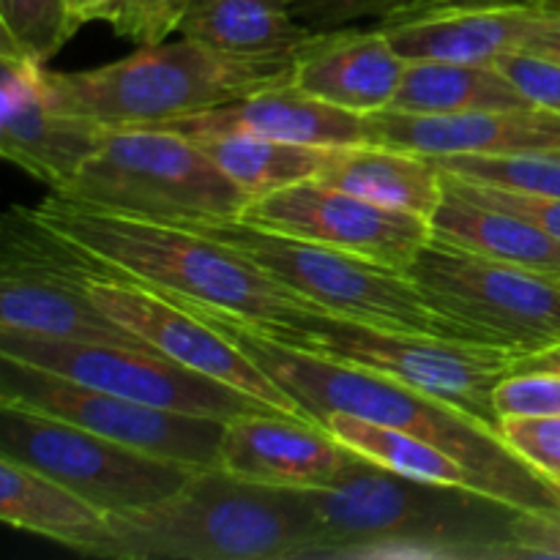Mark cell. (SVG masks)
Here are the masks:
<instances>
[{
  "mask_svg": "<svg viewBox=\"0 0 560 560\" xmlns=\"http://www.w3.org/2000/svg\"><path fill=\"white\" fill-rule=\"evenodd\" d=\"M446 173L474 184L501 186L534 197H560V156L558 153H506V156H430Z\"/></svg>",
  "mask_w": 560,
  "mask_h": 560,
  "instance_id": "obj_29",
  "label": "cell"
},
{
  "mask_svg": "<svg viewBox=\"0 0 560 560\" xmlns=\"http://www.w3.org/2000/svg\"><path fill=\"white\" fill-rule=\"evenodd\" d=\"M0 520L80 552L107 525V514L69 487L27 465L0 457Z\"/></svg>",
  "mask_w": 560,
  "mask_h": 560,
  "instance_id": "obj_24",
  "label": "cell"
},
{
  "mask_svg": "<svg viewBox=\"0 0 560 560\" xmlns=\"http://www.w3.org/2000/svg\"><path fill=\"white\" fill-rule=\"evenodd\" d=\"M52 195L156 222L235 219L252 202L191 137L170 129H109L80 173Z\"/></svg>",
  "mask_w": 560,
  "mask_h": 560,
  "instance_id": "obj_8",
  "label": "cell"
},
{
  "mask_svg": "<svg viewBox=\"0 0 560 560\" xmlns=\"http://www.w3.org/2000/svg\"><path fill=\"white\" fill-rule=\"evenodd\" d=\"M523 49H530V52L547 55V58L560 60V5H552V16Z\"/></svg>",
  "mask_w": 560,
  "mask_h": 560,
  "instance_id": "obj_38",
  "label": "cell"
},
{
  "mask_svg": "<svg viewBox=\"0 0 560 560\" xmlns=\"http://www.w3.org/2000/svg\"><path fill=\"white\" fill-rule=\"evenodd\" d=\"M44 230H47L49 257L58 266V271L77 290H82L104 315L129 328L131 334H137L142 342H148L159 353L249 394L277 413L312 421L284 388H279L233 339L224 337L206 317L175 304L173 299L148 288V284L113 271L102 260L82 252L71 241L60 238L49 228Z\"/></svg>",
  "mask_w": 560,
  "mask_h": 560,
  "instance_id": "obj_9",
  "label": "cell"
},
{
  "mask_svg": "<svg viewBox=\"0 0 560 560\" xmlns=\"http://www.w3.org/2000/svg\"><path fill=\"white\" fill-rule=\"evenodd\" d=\"M0 405L36 410L115 443L195 468H219L228 421L135 402L0 355Z\"/></svg>",
  "mask_w": 560,
  "mask_h": 560,
  "instance_id": "obj_13",
  "label": "cell"
},
{
  "mask_svg": "<svg viewBox=\"0 0 560 560\" xmlns=\"http://www.w3.org/2000/svg\"><path fill=\"white\" fill-rule=\"evenodd\" d=\"M195 315L206 317L228 339H233L279 388L299 402V408L320 424L328 413H350L375 424L410 432L452 454L479 481L485 495L512 503L520 512H556L560 509V487L525 463L501 438L495 427L476 419L468 410L408 386L397 377L345 364L326 355L290 348L230 312L213 310L195 299H175Z\"/></svg>",
  "mask_w": 560,
  "mask_h": 560,
  "instance_id": "obj_1",
  "label": "cell"
},
{
  "mask_svg": "<svg viewBox=\"0 0 560 560\" xmlns=\"http://www.w3.org/2000/svg\"><path fill=\"white\" fill-rule=\"evenodd\" d=\"M317 180L424 219H432L446 195L443 170L430 156L372 142L337 148Z\"/></svg>",
  "mask_w": 560,
  "mask_h": 560,
  "instance_id": "obj_23",
  "label": "cell"
},
{
  "mask_svg": "<svg viewBox=\"0 0 560 560\" xmlns=\"http://www.w3.org/2000/svg\"><path fill=\"white\" fill-rule=\"evenodd\" d=\"M492 66H498L534 107L560 115V60L530 49H512Z\"/></svg>",
  "mask_w": 560,
  "mask_h": 560,
  "instance_id": "obj_34",
  "label": "cell"
},
{
  "mask_svg": "<svg viewBox=\"0 0 560 560\" xmlns=\"http://www.w3.org/2000/svg\"><path fill=\"white\" fill-rule=\"evenodd\" d=\"M191 0H120V9L109 25L120 38L137 47H156L164 38L180 31Z\"/></svg>",
  "mask_w": 560,
  "mask_h": 560,
  "instance_id": "obj_32",
  "label": "cell"
},
{
  "mask_svg": "<svg viewBox=\"0 0 560 560\" xmlns=\"http://www.w3.org/2000/svg\"><path fill=\"white\" fill-rule=\"evenodd\" d=\"M517 558H560V509L520 512L514 520Z\"/></svg>",
  "mask_w": 560,
  "mask_h": 560,
  "instance_id": "obj_36",
  "label": "cell"
},
{
  "mask_svg": "<svg viewBox=\"0 0 560 560\" xmlns=\"http://www.w3.org/2000/svg\"><path fill=\"white\" fill-rule=\"evenodd\" d=\"M118 9H120V0H74V11L82 20V25L96 20L113 22L115 14H118Z\"/></svg>",
  "mask_w": 560,
  "mask_h": 560,
  "instance_id": "obj_40",
  "label": "cell"
},
{
  "mask_svg": "<svg viewBox=\"0 0 560 560\" xmlns=\"http://www.w3.org/2000/svg\"><path fill=\"white\" fill-rule=\"evenodd\" d=\"M180 224L200 230L208 238L249 257L284 288L334 315L370 323V326L498 348L481 331L432 306L430 299L399 268H388L383 262L277 233V230L257 228L238 217L180 219Z\"/></svg>",
  "mask_w": 560,
  "mask_h": 560,
  "instance_id": "obj_6",
  "label": "cell"
},
{
  "mask_svg": "<svg viewBox=\"0 0 560 560\" xmlns=\"http://www.w3.org/2000/svg\"><path fill=\"white\" fill-rule=\"evenodd\" d=\"M0 355L25 361L44 372L82 383V386L102 388V392L118 394V397L135 399V402L178 410V413L230 421L235 416L271 410L249 394L222 381H213L159 350L129 348V345L71 342V339L0 328Z\"/></svg>",
  "mask_w": 560,
  "mask_h": 560,
  "instance_id": "obj_12",
  "label": "cell"
},
{
  "mask_svg": "<svg viewBox=\"0 0 560 560\" xmlns=\"http://www.w3.org/2000/svg\"><path fill=\"white\" fill-rule=\"evenodd\" d=\"M109 129L52 109L42 60L0 44V153L47 186L63 189Z\"/></svg>",
  "mask_w": 560,
  "mask_h": 560,
  "instance_id": "obj_15",
  "label": "cell"
},
{
  "mask_svg": "<svg viewBox=\"0 0 560 560\" xmlns=\"http://www.w3.org/2000/svg\"><path fill=\"white\" fill-rule=\"evenodd\" d=\"M534 107L492 63L408 60L388 109L413 115L481 113Z\"/></svg>",
  "mask_w": 560,
  "mask_h": 560,
  "instance_id": "obj_25",
  "label": "cell"
},
{
  "mask_svg": "<svg viewBox=\"0 0 560 560\" xmlns=\"http://www.w3.org/2000/svg\"><path fill=\"white\" fill-rule=\"evenodd\" d=\"M82 27L71 0H0V44L47 63Z\"/></svg>",
  "mask_w": 560,
  "mask_h": 560,
  "instance_id": "obj_28",
  "label": "cell"
},
{
  "mask_svg": "<svg viewBox=\"0 0 560 560\" xmlns=\"http://www.w3.org/2000/svg\"><path fill=\"white\" fill-rule=\"evenodd\" d=\"M552 5L430 11L381 25L405 60L495 63L503 52L523 49L550 22Z\"/></svg>",
  "mask_w": 560,
  "mask_h": 560,
  "instance_id": "obj_20",
  "label": "cell"
},
{
  "mask_svg": "<svg viewBox=\"0 0 560 560\" xmlns=\"http://www.w3.org/2000/svg\"><path fill=\"white\" fill-rule=\"evenodd\" d=\"M295 60H257L217 52L191 38L140 47L88 71H47L52 109L104 129H162L260 88L293 80Z\"/></svg>",
  "mask_w": 560,
  "mask_h": 560,
  "instance_id": "obj_5",
  "label": "cell"
},
{
  "mask_svg": "<svg viewBox=\"0 0 560 560\" xmlns=\"http://www.w3.org/2000/svg\"><path fill=\"white\" fill-rule=\"evenodd\" d=\"M558 156H560V153H558Z\"/></svg>",
  "mask_w": 560,
  "mask_h": 560,
  "instance_id": "obj_43",
  "label": "cell"
},
{
  "mask_svg": "<svg viewBox=\"0 0 560 560\" xmlns=\"http://www.w3.org/2000/svg\"><path fill=\"white\" fill-rule=\"evenodd\" d=\"M71 3H74V0H71Z\"/></svg>",
  "mask_w": 560,
  "mask_h": 560,
  "instance_id": "obj_42",
  "label": "cell"
},
{
  "mask_svg": "<svg viewBox=\"0 0 560 560\" xmlns=\"http://www.w3.org/2000/svg\"><path fill=\"white\" fill-rule=\"evenodd\" d=\"M290 3L304 25L326 33L361 25V22L388 25V22L405 20L413 11L416 0H290Z\"/></svg>",
  "mask_w": 560,
  "mask_h": 560,
  "instance_id": "obj_30",
  "label": "cell"
},
{
  "mask_svg": "<svg viewBox=\"0 0 560 560\" xmlns=\"http://www.w3.org/2000/svg\"><path fill=\"white\" fill-rule=\"evenodd\" d=\"M244 323H249L262 337L277 339L290 348L397 377L408 386L454 402L495 430L501 427L492 397L498 383L512 375L517 359L512 350L370 326L326 310L304 312L290 320Z\"/></svg>",
  "mask_w": 560,
  "mask_h": 560,
  "instance_id": "obj_7",
  "label": "cell"
},
{
  "mask_svg": "<svg viewBox=\"0 0 560 560\" xmlns=\"http://www.w3.org/2000/svg\"><path fill=\"white\" fill-rule=\"evenodd\" d=\"M238 219L399 271H405L432 238L430 219L364 200L317 178L257 197Z\"/></svg>",
  "mask_w": 560,
  "mask_h": 560,
  "instance_id": "obj_14",
  "label": "cell"
},
{
  "mask_svg": "<svg viewBox=\"0 0 560 560\" xmlns=\"http://www.w3.org/2000/svg\"><path fill=\"white\" fill-rule=\"evenodd\" d=\"M306 492L323 525L312 560L517 558L520 509L470 487L410 479L355 454L337 485Z\"/></svg>",
  "mask_w": 560,
  "mask_h": 560,
  "instance_id": "obj_2",
  "label": "cell"
},
{
  "mask_svg": "<svg viewBox=\"0 0 560 560\" xmlns=\"http://www.w3.org/2000/svg\"><path fill=\"white\" fill-rule=\"evenodd\" d=\"M495 410L506 416H560V375L556 372H512L495 388Z\"/></svg>",
  "mask_w": 560,
  "mask_h": 560,
  "instance_id": "obj_35",
  "label": "cell"
},
{
  "mask_svg": "<svg viewBox=\"0 0 560 560\" xmlns=\"http://www.w3.org/2000/svg\"><path fill=\"white\" fill-rule=\"evenodd\" d=\"M38 222L113 271L164 295L195 299L244 320H290L323 310L262 271L249 257L180 222L96 211L49 195Z\"/></svg>",
  "mask_w": 560,
  "mask_h": 560,
  "instance_id": "obj_4",
  "label": "cell"
},
{
  "mask_svg": "<svg viewBox=\"0 0 560 560\" xmlns=\"http://www.w3.org/2000/svg\"><path fill=\"white\" fill-rule=\"evenodd\" d=\"M195 142L252 200L284 189V186L317 178L337 151V148L271 140V137L246 135V131L202 137Z\"/></svg>",
  "mask_w": 560,
  "mask_h": 560,
  "instance_id": "obj_26",
  "label": "cell"
},
{
  "mask_svg": "<svg viewBox=\"0 0 560 560\" xmlns=\"http://www.w3.org/2000/svg\"><path fill=\"white\" fill-rule=\"evenodd\" d=\"M364 118L366 142L402 148L421 156L560 153V115L539 107L454 115H413L386 107Z\"/></svg>",
  "mask_w": 560,
  "mask_h": 560,
  "instance_id": "obj_17",
  "label": "cell"
},
{
  "mask_svg": "<svg viewBox=\"0 0 560 560\" xmlns=\"http://www.w3.org/2000/svg\"><path fill=\"white\" fill-rule=\"evenodd\" d=\"M405 63L381 25L339 27L312 38L295 58L293 82L323 102L370 115L392 104Z\"/></svg>",
  "mask_w": 560,
  "mask_h": 560,
  "instance_id": "obj_19",
  "label": "cell"
},
{
  "mask_svg": "<svg viewBox=\"0 0 560 560\" xmlns=\"http://www.w3.org/2000/svg\"><path fill=\"white\" fill-rule=\"evenodd\" d=\"M320 427H326L339 443L353 448L355 454L381 465V468L394 470V474L435 481V485L470 487V490L481 492L476 476L459 459L441 452L432 443L421 441V438L410 435V432L375 424V421L359 419V416L350 413H328L320 421Z\"/></svg>",
  "mask_w": 560,
  "mask_h": 560,
  "instance_id": "obj_27",
  "label": "cell"
},
{
  "mask_svg": "<svg viewBox=\"0 0 560 560\" xmlns=\"http://www.w3.org/2000/svg\"><path fill=\"white\" fill-rule=\"evenodd\" d=\"M498 432L525 463L560 487V416H506Z\"/></svg>",
  "mask_w": 560,
  "mask_h": 560,
  "instance_id": "obj_31",
  "label": "cell"
},
{
  "mask_svg": "<svg viewBox=\"0 0 560 560\" xmlns=\"http://www.w3.org/2000/svg\"><path fill=\"white\" fill-rule=\"evenodd\" d=\"M178 33L217 52L257 60H295L317 36L290 0H191Z\"/></svg>",
  "mask_w": 560,
  "mask_h": 560,
  "instance_id": "obj_21",
  "label": "cell"
},
{
  "mask_svg": "<svg viewBox=\"0 0 560 560\" xmlns=\"http://www.w3.org/2000/svg\"><path fill=\"white\" fill-rule=\"evenodd\" d=\"M430 228L432 238L448 246L560 279V238L517 213L481 206L446 189Z\"/></svg>",
  "mask_w": 560,
  "mask_h": 560,
  "instance_id": "obj_22",
  "label": "cell"
},
{
  "mask_svg": "<svg viewBox=\"0 0 560 560\" xmlns=\"http://www.w3.org/2000/svg\"><path fill=\"white\" fill-rule=\"evenodd\" d=\"M405 277L454 320L512 353L560 345V279L430 238Z\"/></svg>",
  "mask_w": 560,
  "mask_h": 560,
  "instance_id": "obj_11",
  "label": "cell"
},
{
  "mask_svg": "<svg viewBox=\"0 0 560 560\" xmlns=\"http://www.w3.org/2000/svg\"><path fill=\"white\" fill-rule=\"evenodd\" d=\"M512 372H556V375H560V345L517 355Z\"/></svg>",
  "mask_w": 560,
  "mask_h": 560,
  "instance_id": "obj_39",
  "label": "cell"
},
{
  "mask_svg": "<svg viewBox=\"0 0 560 560\" xmlns=\"http://www.w3.org/2000/svg\"><path fill=\"white\" fill-rule=\"evenodd\" d=\"M323 525L306 490L200 468L173 498L107 514L80 556L113 560H312Z\"/></svg>",
  "mask_w": 560,
  "mask_h": 560,
  "instance_id": "obj_3",
  "label": "cell"
},
{
  "mask_svg": "<svg viewBox=\"0 0 560 560\" xmlns=\"http://www.w3.org/2000/svg\"><path fill=\"white\" fill-rule=\"evenodd\" d=\"M509 5H528V0H416L408 16L430 14V11H465V9H509ZM405 16V20H408Z\"/></svg>",
  "mask_w": 560,
  "mask_h": 560,
  "instance_id": "obj_37",
  "label": "cell"
},
{
  "mask_svg": "<svg viewBox=\"0 0 560 560\" xmlns=\"http://www.w3.org/2000/svg\"><path fill=\"white\" fill-rule=\"evenodd\" d=\"M530 5H560V0H528Z\"/></svg>",
  "mask_w": 560,
  "mask_h": 560,
  "instance_id": "obj_41",
  "label": "cell"
},
{
  "mask_svg": "<svg viewBox=\"0 0 560 560\" xmlns=\"http://www.w3.org/2000/svg\"><path fill=\"white\" fill-rule=\"evenodd\" d=\"M162 129L178 131L191 140L246 131V135L320 148H345L366 142L364 115L323 102V98L301 91L293 80L260 88L249 96L206 109V113L186 115V118L173 120Z\"/></svg>",
  "mask_w": 560,
  "mask_h": 560,
  "instance_id": "obj_18",
  "label": "cell"
},
{
  "mask_svg": "<svg viewBox=\"0 0 560 560\" xmlns=\"http://www.w3.org/2000/svg\"><path fill=\"white\" fill-rule=\"evenodd\" d=\"M0 457L60 481L104 514L167 501L200 470L16 405H0Z\"/></svg>",
  "mask_w": 560,
  "mask_h": 560,
  "instance_id": "obj_10",
  "label": "cell"
},
{
  "mask_svg": "<svg viewBox=\"0 0 560 560\" xmlns=\"http://www.w3.org/2000/svg\"><path fill=\"white\" fill-rule=\"evenodd\" d=\"M443 186L457 195L468 197V200L481 202V206L501 208V211L517 213V217L530 219L534 224L545 228L560 238V197H534V195H520V191L501 189V186L490 184H474V180L457 178V175L443 170Z\"/></svg>",
  "mask_w": 560,
  "mask_h": 560,
  "instance_id": "obj_33",
  "label": "cell"
},
{
  "mask_svg": "<svg viewBox=\"0 0 560 560\" xmlns=\"http://www.w3.org/2000/svg\"><path fill=\"white\" fill-rule=\"evenodd\" d=\"M353 459L326 427L273 410L230 419L219 446V468L230 476L288 490L334 487Z\"/></svg>",
  "mask_w": 560,
  "mask_h": 560,
  "instance_id": "obj_16",
  "label": "cell"
}]
</instances>
